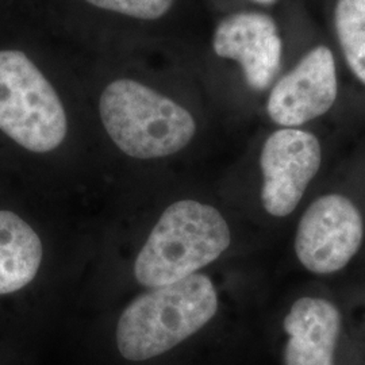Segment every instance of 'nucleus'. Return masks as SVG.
Here are the masks:
<instances>
[{"label":"nucleus","instance_id":"nucleus-1","mask_svg":"<svg viewBox=\"0 0 365 365\" xmlns=\"http://www.w3.org/2000/svg\"><path fill=\"white\" fill-rule=\"evenodd\" d=\"M218 310V294L206 274L152 288L131 302L115 329L118 352L144 363L173 351L200 331Z\"/></svg>","mask_w":365,"mask_h":365},{"label":"nucleus","instance_id":"nucleus-2","mask_svg":"<svg viewBox=\"0 0 365 365\" xmlns=\"http://www.w3.org/2000/svg\"><path fill=\"white\" fill-rule=\"evenodd\" d=\"M230 242L229 225L218 210L195 200L176 202L148 237L134 276L145 287L168 286L217 260Z\"/></svg>","mask_w":365,"mask_h":365},{"label":"nucleus","instance_id":"nucleus-3","mask_svg":"<svg viewBox=\"0 0 365 365\" xmlns=\"http://www.w3.org/2000/svg\"><path fill=\"white\" fill-rule=\"evenodd\" d=\"M101 119L113 143L128 156H172L190 144L196 122L188 110L133 78H118L99 101Z\"/></svg>","mask_w":365,"mask_h":365},{"label":"nucleus","instance_id":"nucleus-4","mask_svg":"<svg viewBox=\"0 0 365 365\" xmlns=\"http://www.w3.org/2000/svg\"><path fill=\"white\" fill-rule=\"evenodd\" d=\"M0 130L34 153L57 149L68 133L58 93L19 51H0Z\"/></svg>","mask_w":365,"mask_h":365},{"label":"nucleus","instance_id":"nucleus-5","mask_svg":"<svg viewBox=\"0 0 365 365\" xmlns=\"http://www.w3.org/2000/svg\"><path fill=\"white\" fill-rule=\"evenodd\" d=\"M363 237V217L351 199L321 196L300 218L295 253L309 272L336 274L357 255Z\"/></svg>","mask_w":365,"mask_h":365},{"label":"nucleus","instance_id":"nucleus-6","mask_svg":"<svg viewBox=\"0 0 365 365\" xmlns=\"http://www.w3.org/2000/svg\"><path fill=\"white\" fill-rule=\"evenodd\" d=\"M321 164L322 148L312 133L287 128L272 133L260 156L265 211L276 218L294 212Z\"/></svg>","mask_w":365,"mask_h":365},{"label":"nucleus","instance_id":"nucleus-7","mask_svg":"<svg viewBox=\"0 0 365 365\" xmlns=\"http://www.w3.org/2000/svg\"><path fill=\"white\" fill-rule=\"evenodd\" d=\"M339 95L337 68L331 51L318 45L272 88L267 103L276 125L297 129L325 115Z\"/></svg>","mask_w":365,"mask_h":365},{"label":"nucleus","instance_id":"nucleus-8","mask_svg":"<svg viewBox=\"0 0 365 365\" xmlns=\"http://www.w3.org/2000/svg\"><path fill=\"white\" fill-rule=\"evenodd\" d=\"M212 49L221 58L238 63L249 87L267 90L276 78L283 42L274 18L264 13H235L218 24Z\"/></svg>","mask_w":365,"mask_h":365},{"label":"nucleus","instance_id":"nucleus-9","mask_svg":"<svg viewBox=\"0 0 365 365\" xmlns=\"http://www.w3.org/2000/svg\"><path fill=\"white\" fill-rule=\"evenodd\" d=\"M283 327L287 334L284 365H336L341 315L331 302L300 298L291 306Z\"/></svg>","mask_w":365,"mask_h":365},{"label":"nucleus","instance_id":"nucleus-10","mask_svg":"<svg viewBox=\"0 0 365 365\" xmlns=\"http://www.w3.org/2000/svg\"><path fill=\"white\" fill-rule=\"evenodd\" d=\"M42 255L36 230L18 214L0 210V295L31 283L38 274Z\"/></svg>","mask_w":365,"mask_h":365},{"label":"nucleus","instance_id":"nucleus-11","mask_svg":"<svg viewBox=\"0 0 365 365\" xmlns=\"http://www.w3.org/2000/svg\"><path fill=\"white\" fill-rule=\"evenodd\" d=\"M334 26L346 64L365 86V0H339Z\"/></svg>","mask_w":365,"mask_h":365},{"label":"nucleus","instance_id":"nucleus-12","mask_svg":"<svg viewBox=\"0 0 365 365\" xmlns=\"http://www.w3.org/2000/svg\"><path fill=\"white\" fill-rule=\"evenodd\" d=\"M96 9L141 21H156L170 13L176 0H84Z\"/></svg>","mask_w":365,"mask_h":365},{"label":"nucleus","instance_id":"nucleus-13","mask_svg":"<svg viewBox=\"0 0 365 365\" xmlns=\"http://www.w3.org/2000/svg\"><path fill=\"white\" fill-rule=\"evenodd\" d=\"M255 3H259L261 6H271V4H274L277 0H253Z\"/></svg>","mask_w":365,"mask_h":365}]
</instances>
